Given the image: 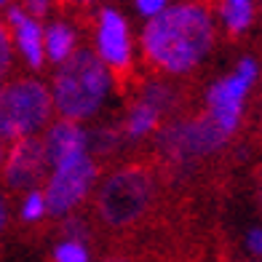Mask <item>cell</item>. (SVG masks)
I'll return each instance as SVG.
<instances>
[{"mask_svg":"<svg viewBox=\"0 0 262 262\" xmlns=\"http://www.w3.org/2000/svg\"><path fill=\"white\" fill-rule=\"evenodd\" d=\"M3 3H6V0H0V6H3Z\"/></svg>","mask_w":262,"mask_h":262,"instance_id":"484cf974","label":"cell"},{"mask_svg":"<svg viewBox=\"0 0 262 262\" xmlns=\"http://www.w3.org/2000/svg\"><path fill=\"white\" fill-rule=\"evenodd\" d=\"M86 225H83L80 220H75V217H70L67 222H64V238L67 241H78L80 244V238H86Z\"/></svg>","mask_w":262,"mask_h":262,"instance_id":"d6986e66","label":"cell"},{"mask_svg":"<svg viewBox=\"0 0 262 262\" xmlns=\"http://www.w3.org/2000/svg\"><path fill=\"white\" fill-rule=\"evenodd\" d=\"M220 16H222V25L228 27V32L241 35L254 21V3L252 0H222Z\"/></svg>","mask_w":262,"mask_h":262,"instance_id":"4fadbf2b","label":"cell"},{"mask_svg":"<svg viewBox=\"0 0 262 262\" xmlns=\"http://www.w3.org/2000/svg\"><path fill=\"white\" fill-rule=\"evenodd\" d=\"M259 78V64L254 59H241L238 67L230 75H225L222 80H217L206 94V104H209V118L217 123L225 134H233L241 123L244 115V102L249 97V91Z\"/></svg>","mask_w":262,"mask_h":262,"instance_id":"277c9868","label":"cell"},{"mask_svg":"<svg viewBox=\"0 0 262 262\" xmlns=\"http://www.w3.org/2000/svg\"><path fill=\"white\" fill-rule=\"evenodd\" d=\"M228 139L230 134H225L209 115H204V118H193V121L169 126L161 134V147L169 150V156L177 158H198V156L217 152L220 147H225Z\"/></svg>","mask_w":262,"mask_h":262,"instance_id":"52a82bcc","label":"cell"},{"mask_svg":"<svg viewBox=\"0 0 262 262\" xmlns=\"http://www.w3.org/2000/svg\"><path fill=\"white\" fill-rule=\"evenodd\" d=\"M259 206H262V187H259Z\"/></svg>","mask_w":262,"mask_h":262,"instance_id":"cb8c5ba5","label":"cell"},{"mask_svg":"<svg viewBox=\"0 0 262 262\" xmlns=\"http://www.w3.org/2000/svg\"><path fill=\"white\" fill-rule=\"evenodd\" d=\"M16 30V49L21 51V56H25V62L32 67V70H38L43 64V27H40V21L38 19H30L25 16L19 21V25L14 27Z\"/></svg>","mask_w":262,"mask_h":262,"instance_id":"8fae6325","label":"cell"},{"mask_svg":"<svg viewBox=\"0 0 262 262\" xmlns=\"http://www.w3.org/2000/svg\"><path fill=\"white\" fill-rule=\"evenodd\" d=\"M6 222H8V204H6V198L0 195V230L6 228Z\"/></svg>","mask_w":262,"mask_h":262,"instance_id":"7402d4cb","label":"cell"},{"mask_svg":"<svg viewBox=\"0 0 262 262\" xmlns=\"http://www.w3.org/2000/svg\"><path fill=\"white\" fill-rule=\"evenodd\" d=\"M246 249H249V254L262 257V228H252L246 233Z\"/></svg>","mask_w":262,"mask_h":262,"instance_id":"44dd1931","label":"cell"},{"mask_svg":"<svg viewBox=\"0 0 262 262\" xmlns=\"http://www.w3.org/2000/svg\"><path fill=\"white\" fill-rule=\"evenodd\" d=\"M110 86H113L110 70L102 64L97 51L75 49L54 75V89H51L54 110H59L64 121L78 123L99 110L102 102L107 99Z\"/></svg>","mask_w":262,"mask_h":262,"instance_id":"7a4b0ae2","label":"cell"},{"mask_svg":"<svg viewBox=\"0 0 262 262\" xmlns=\"http://www.w3.org/2000/svg\"><path fill=\"white\" fill-rule=\"evenodd\" d=\"M97 56L107 70L123 73L131 62V38L126 19L115 8H104L99 14V30H97Z\"/></svg>","mask_w":262,"mask_h":262,"instance_id":"9c48e42d","label":"cell"},{"mask_svg":"<svg viewBox=\"0 0 262 262\" xmlns=\"http://www.w3.org/2000/svg\"><path fill=\"white\" fill-rule=\"evenodd\" d=\"M43 174H49L43 142L38 137L16 139L3 158V182L11 190H35Z\"/></svg>","mask_w":262,"mask_h":262,"instance_id":"ba28073f","label":"cell"},{"mask_svg":"<svg viewBox=\"0 0 262 262\" xmlns=\"http://www.w3.org/2000/svg\"><path fill=\"white\" fill-rule=\"evenodd\" d=\"M49 8H51V0H25V14L30 19H43L46 14H49Z\"/></svg>","mask_w":262,"mask_h":262,"instance_id":"ac0fdd59","label":"cell"},{"mask_svg":"<svg viewBox=\"0 0 262 262\" xmlns=\"http://www.w3.org/2000/svg\"><path fill=\"white\" fill-rule=\"evenodd\" d=\"M137 8L142 11L145 16H158L163 8H169V0H137Z\"/></svg>","mask_w":262,"mask_h":262,"instance_id":"ffe728a7","label":"cell"},{"mask_svg":"<svg viewBox=\"0 0 262 262\" xmlns=\"http://www.w3.org/2000/svg\"><path fill=\"white\" fill-rule=\"evenodd\" d=\"M40 142H43V156H46V163H49V171H54L64 161L83 156L89 145V137L78 123L62 118V121L49 126V131H46V137Z\"/></svg>","mask_w":262,"mask_h":262,"instance_id":"30bf717a","label":"cell"},{"mask_svg":"<svg viewBox=\"0 0 262 262\" xmlns=\"http://www.w3.org/2000/svg\"><path fill=\"white\" fill-rule=\"evenodd\" d=\"M11 59H14V40H11L8 27L0 25V86H3V78L11 70Z\"/></svg>","mask_w":262,"mask_h":262,"instance_id":"e0dca14e","label":"cell"},{"mask_svg":"<svg viewBox=\"0 0 262 262\" xmlns=\"http://www.w3.org/2000/svg\"><path fill=\"white\" fill-rule=\"evenodd\" d=\"M43 214H49V209H46V198H43V190H30L25 204H21V220L27 222H38Z\"/></svg>","mask_w":262,"mask_h":262,"instance_id":"9a60e30c","label":"cell"},{"mask_svg":"<svg viewBox=\"0 0 262 262\" xmlns=\"http://www.w3.org/2000/svg\"><path fill=\"white\" fill-rule=\"evenodd\" d=\"M150 204V177L139 169H126L104 182L99 211L110 225H126L145 214Z\"/></svg>","mask_w":262,"mask_h":262,"instance_id":"5b68a950","label":"cell"},{"mask_svg":"<svg viewBox=\"0 0 262 262\" xmlns=\"http://www.w3.org/2000/svg\"><path fill=\"white\" fill-rule=\"evenodd\" d=\"M214 43V21L201 3H177L163 8L142 32L147 59L166 73H187L204 62Z\"/></svg>","mask_w":262,"mask_h":262,"instance_id":"6da1fadb","label":"cell"},{"mask_svg":"<svg viewBox=\"0 0 262 262\" xmlns=\"http://www.w3.org/2000/svg\"><path fill=\"white\" fill-rule=\"evenodd\" d=\"M94 180H97V163H94L89 152L56 166L49 177V182H46V190H43L49 214H54V217L70 214L91 193Z\"/></svg>","mask_w":262,"mask_h":262,"instance_id":"8992f818","label":"cell"},{"mask_svg":"<svg viewBox=\"0 0 262 262\" xmlns=\"http://www.w3.org/2000/svg\"><path fill=\"white\" fill-rule=\"evenodd\" d=\"M51 91L38 80H14L0 86V142L35 137L51 118Z\"/></svg>","mask_w":262,"mask_h":262,"instance_id":"3957f363","label":"cell"},{"mask_svg":"<svg viewBox=\"0 0 262 262\" xmlns=\"http://www.w3.org/2000/svg\"><path fill=\"white\" fill-rule=\"evenodd\" d=\"M3 158H6V150H3V145H0V166H3Z\"/></svg>","mask_w":262,"mask_h":262,"instance_id":"603a6c76","label":"cell"},{"mask_svg":"<svg viewBox=\"0 0 262 262\" xmlns=\"http://www.w3.org/2000/svg\"><path fill=\"white\" fill-rule=\"evenodd\" d=\"M43 51L51 62L62 64L75 51V30L67 21H54V25H49V30L43 32Z\"/></svg>","mask_w":262,"mask_h":262,"instance_id":"7c38bea8","label":"cell"},{"mask_svg":"<svg viewBox=\"0 0 262 262\" xmlns=\"http://www.w3.org/2000/svg\"><path fill=\"white\" fill-rule=\"evenodd\" d=\"M113 262H126V259H113Z\"/></svg>","mask_w":262,"mask_h":262,"instance_id":"d4e9b609","label":"cell"},{"mask_svg":"<svg viewBox=\"0 0 262 262\" xmlns=\"http://www.w3.org/2000/svg\"><path fill=\"white\" fill-rule=\"evenodd\" d=\"M158 115H161V110H156V107L147 104V102H139L134 110H131V115H128V126H126L128 128V137L139 139V137L150 134V131H156Z\"/></svg>","mask_w":262,"mask_h":262,"instance_id":"5bb4252c","label":"cell"},{"mask_svg":"<svg viewBox=\"0 0 262 262\" xmlns=\"http://www.w3.org/2000/svg\"><path fill=\"white\" fill-rule=\"evenodd\" d=\"M56 262H89V249L78 241H62L54 249Z\"/></svg>","mask_w":262,"mask_h":262,"instance_id":"2e32d148","label":"cell"}]
</instances>
